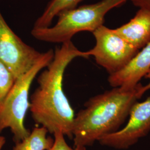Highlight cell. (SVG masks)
Here are the masks:
<instances>
[{
  "label": "cell",
  "mask_w": 150,
  "mask_h": 150,
  "mask_svg": "<svg viewBox=\"0 0 150 150\" xmlns=\"http://www.w3.org/2000/svg\"><path fill=\"white\" fill-rule=\"evenodd\" d=\"M77 57L88 59L89 56L71 41L56 47L53 59L39 75L38 87L30 97V110L34 121L51 134L61 131L71 139L75 111L63 90V79L66 68Z\"/></svg>",
  "instance_id": "obj_1"
},
{
  "label": "cell",
  "mask_w": 150,
  "mask_h": 150,
  "mask_svg": "<svg viewBox=\"0 0 150 150\" xmlns=\"http://www.w3.org/2000/svg\"><path fill=\"white\" fill-rule=\"evenodd\" d=\"M142 87L139 82L132 89L115 87L87 101L85 108L75 115L74 147L91 146L104 136L118 131L133 105L142 96Z\"/></svg>",
  "instance_id": "obj_2"
},
{
  "label": "cell",
  "mask_w": 150,
  "mask_h": 150,
  "mask_svg": "<svg viewBox=\"0 0 150 150\" xmlns=\"http://www.w3.org/2000/svg\"><path fill=\"white\" fill-rule=\"evenodd\" d=\"M127 1L101 0L95 4L62 11L57 16L58 20L54 26L32 28L31 35L38 40L50 43L62 44L70 41L79 32L95 31L103 25L108 11Z\"/></svg>",
  "instance_id": "obj_3"
},
{
  "label": "cell",
  "mask_w": 150,
  "mask_h": 150,
  "mask_svg": "<svg viewBox=\"0 0 150 150\" xmlns=\"http://www.w3.org/2000/svg\"><path fill=\"white\" fill-rule=\"evenodd\" d=\"M54 56V50H49L31 70L16 79L0 106V133L5 129H10L15 143L25 139L30 134L31 131L25 125L26 115L30 106V87L38 74L48 66Z\"/></svg>",
  "instance_id": "obj_4"
},
{
  "label": "cell",
  "mask_w": 150,
  "mask_h": 150,
  "mask_svg": "<svg viewBox=\"0 0 150 150\" xmlns=\"http://www.w3.org/2000/svg\"><path fill=\"white\" fill-rule=\"evenodd\" d=\"M92 33L96 43L86 52L110 75L122 70L139 51L121 38L115 29L102 25Z\"/></svg>",
  "instance_id": "obj_5"
},
{
  "label": "cell",
  "mask_w": 150,
  "mask_h": 150,
  "mask_svg": "<svg viewBox=\"0 0 150 150\" xmlns=\"http://www.w3.org/2000/svg\"><path fill=\"white\" fill-rule=\"evenodd\" d=\"M44 53L25 43L8 25L0 11V61L16 79L31 70Z\"/></svg>",
  "instance_id": "obj_6"
},
{
  "label": "cell",
  "mask_w": 150,
  "mask_h": 150,
  "mask_svg": "<svg viewBox=\"0 0 150 150\" xmlns=\"http://www.w3.org/2000/svg\"><path fill=\"white\" fill-rule=\"evenodd\" d=\"M126 126L121 130L104 136L101 145L117 149H127L150 131V96L142 102H136L129 111Z\"/></svg>",
  "instance_id": "obj_7"
},
{
  "label": "cell",
  "mask_w": 150,
  "mask_h": 150,
  "mask_svg": "<svg viewBox=\"0 0 150 150\" xmlns=\"http://www.w3.org/2000/svg\"><path fill=\"white\" fill-rule=\"evenodd\" d=\"M141 49L122 70L109 76L110 86L132 89L147 74L150 70V42Z\"/></svg>",
  "instance_id": "obj_8"
},
{
  "label": "cell",
  "mask_w": 150,
  "mask_h": 150,
  "mask_svg": "<svg viewBox=\"0 0 150 150\" xmlns=\"http://www.w3.org/2000/svg\"><path fill=\"white\" fill-rule=\"evenodd\" d=\"M115 30L125 41L139 50L150 42V11L139 8L129 22Z\"/></svg>",
  "instance_id": "obj_9"
},
{
  "label": "cell",
  "mask_w": 150,
  "mask_h": 150,
  "mask_svg": "<svg viewBox=\"0 0 150 150\" xmlns=\"http://www.w3.org/2000/svg\"><path fill=\"white\" fill-rule=\"evenodd\" d=\"M44 127H35L25 139L15 143L13 150H48L54 145V139L47 136Z\"/></svg>",
  "instance_id": "obj_10"
},
{
  "label": "cell",
  "mask_w": 150,
  "mask_h": 150,
  "mask_svg": "<svg viewBox=\"0 0 150 150\" xmlns=\"http://www.w3.org/2000/svg\"><path fill=\"white\" fill-rule=\"evenodd\" d=\"M83 0H50L42 15L38 17L33 28H42L51 26L54 18L62 11L74 8Z\"/></svg>",
  "instance_id": "obj_11"
},
{
  "label": "cell",
  "mask_w": 150,
  "mask_h": 150,
  "mask_svg": "<svg viewBox=\"0 0 150 150\" xmlns=\"http://www.w3.org/2000/svg\"><path fill=\"white\" fill-rule=\"evenodd\" d=\"M16 80L11 71L0 61V106L4 101Z\"/></svg>",
  "instance_id": "obj_12"
},
{
  "label": "cell",
  "mask_w": 150,
  "mask_h": 150,
  "mask_svg": "<svg viewBox=\"0 0 150 150\" xmlns=\"http://www.w3.org/2000/svg\"><path fill=\"white\" fill-rule=\"evenodd\" d=\"M54 143L52 147L48 150H87L85 147H70L64 139V134L61 131L54 133Z\"/></svg>",
  "instance_id": "obj_13"
},
{
  "label": "cell",
  "mask_w": 150,
  "mask_h": 150,
  "mask_svg": "<svg viewBox=\"0 0 150 150\" xmlns=\"http://www.w3.org/2000/svg\"><path fill=\"white\" fill-rule=\"evenodd\" d=\"M134 5L150 11V0H130Z\"/></svg>",
  "instance_id": "obj_14"
},
{
  "label": "cell",
  "mask_w": 150,
  "mask_h": 150,
  "mask_svg": "<svg viewBox=\"0 0 150 150\" xmlns=\"http://www.w3.org/2000/svg\"><path fill=\"white\" fill-rule=\"evenodd\" d=\"M145 77L146 78V79H149L150 80V82H149V83L147 85H146L145 86H143V87H142V90H141L142 95H144L145 93V92L148 91L149 90H150V70L149 71V72L147 73V74L145 76Z\"/></svg>",
  "instance_id": "obj_15"
}]
</instances>
